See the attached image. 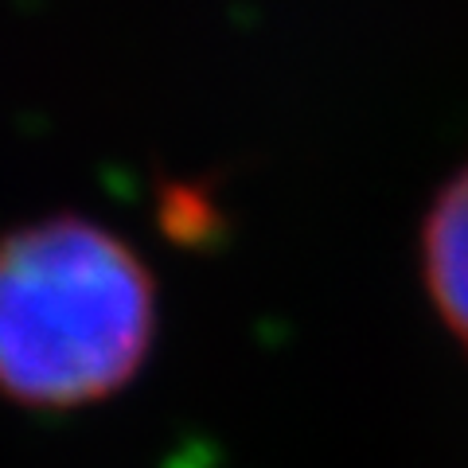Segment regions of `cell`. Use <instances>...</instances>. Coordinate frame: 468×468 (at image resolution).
<instances>
[{
  "label": "cell",
  "instance_id": "7a4b0ae2",
  "mask_svg": "<svg viewBox=\"0 0 468 468\" xmlns=\"http://www.w3.org/2000/svg\"><path fill=\"white\" fill-rule=\"evenodd\" d=\"M418 273L441 328L468 347V160L437 187L421 215Z\"/></svg>",
  "mask_w": 468,
  "mask_h": 468
},
{
  "label": "cell",
  "instance_id": "6da1fadb",
  "mask_svg": "<svg viewBox=\"0 0 468 468\" xmlns=\"http://www.w3.org/2000/svg\"><path fill=\"white\" fill-rule=\"evenodd\" d=\"M156 340V282L125 239L51 215L0 239V394L79 410L133 383Z\"/></svg>",
  "mask_w": 468,
  "mask_h": 468
}]
</instances>
